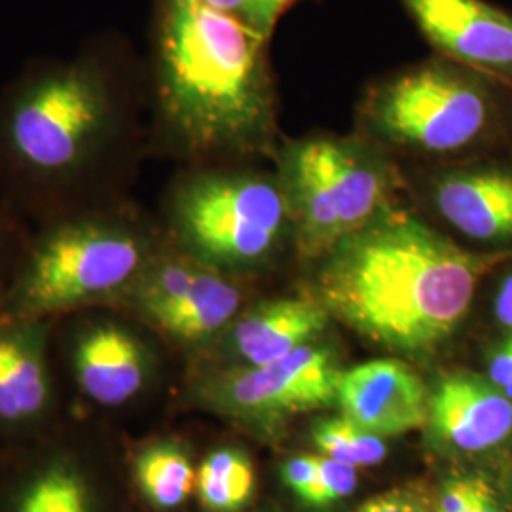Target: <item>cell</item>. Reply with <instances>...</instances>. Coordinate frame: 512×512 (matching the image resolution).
<instances>
[{
  "label": "cell",
  "instance_id": "1",
  "mask_svg": "<svg viewBox=\"0 0 512 512\" xmlns=\"http://www.w3.org/2000/svg\"><path fill=\"white\" fill-rule=\"evenodd\" d=\"M129 84L105 48L25 69L0 92V192L37 222L124 200Z\"/></svg>",
  "mask_w": 512,
  "mask_h": 512
},
{
  "label": "cell",
  "instance_id": "2",
  "mask_svg": "<svg viewBox=\"0 0 512 512\" xmlns=\"http://www.w3.org/2000/svg\"><path fill=\"white\" fill-rule=\"evenodd\" d=\"M507 258L467 253L414 217L382 215L325 255L317 300L372 344L423 355L459 329L480 279Z\"/></svg>",
  "mask_w": 512,
  "mask_h": 512
},
{
  "label": "cell",
  "instance_id": "3",
  "mask_svg": "<svg viewBox=\"0 0 512 512\" xmlns=\"http://www.w3.org/2000/svg\"><path fill=\"white\" fill-rule=\"evenodd\" d=\"M268 38L203 0H160L154 99L171 147L211 158L264 143L272 128Z\"/></svg>",
  "mask_w": 512,
  "mask_h": 512
},
{
  "label": "cell",
  "instance_id": "4",
  "mask_svg": "<svg viewBox=\"0 0 512 512\" xmlns=\"http://www.w3.org/2000/svg\"><path fill=\"white\" fill-rule=\"evenodd\" d=\"M165 245L126 198L48 220L27 241L0 315L59 319L116 306Z\"/></svg>",
  "mask_w": 512,
  "mask_h": 512
},
{
  "label": "cell",
  "instance_id": "5",
  "mask_svg": "<svg viewBox=\"0 0 512 512\" xmlns=\"http://www.w3.org/2000/svg\"><path fill=\"white\" fill-rule=\"evenodd\" d=\"M0 512H135L118 427L69 414L2 448Z\"/></svg>",
  "mask_w": 512,
  "mask_h": 512
},
{
  "label": "cell",
  "instance_id": "6",
  "mask_svg": "<svg viewBox=\"0 0 512 512\" xmlns=\"http://www.w3.org/2000/svg\"><path fill=\"white\" fill-rule=\"evenodd\" d=\"M291 205L272 179L205 169L177 184L167 205L171 243L220 272L264 262L283 238Z\"/></svg>",
  "mask_w": 512,
  "mask_h": 512
},
{
  "label": "cell",
  "instance_id": "7",
  "mask_svg": "<svg viewBox=\"0 0 512 512\" xmlns=\"http://www.w3.org/2000/svg\"><path fill=\"white\" fill-rule=\"evenodd\" d=\"M162 338L120 308L74 311L55 321L54 355L69 412L114 425L152 393Z\"/></svg>",
  "mask_w": 512,
  "mask_h": 512
},
{
  "label": "cell",
  "instance_id": "8",
  "mask_svg": "<svg viewBox=\"0 0 512 512\" xmlns=\"http://www.w3.org/2000/svg\"><path fill=\"white\" fill-rule=\"evenodd\" d=\"M285 194L298 224L300 251L325 256L387 209L384 167L357 145L317 139L289 152Z\"/></svg>",
  "mask_w": 512,
  "mask_h": 512
},
{
  "label": "cell",
  "instance_id": "9",
  "mask_svg": "<svg viewBox=\"0 0 512 512\" xmlns=\"http://www.w3.org/2000/svg\"><path fill=\"white\" fill-rule=\"evenodd\" d=\"M243 298L236 275L207 266L167 241L114 308L200 361L241 313Z\"/></svg>",
  "mask_w": 512,
  "mask_h": 512
},
{
  "label": "cell",
  "instance_id": "10",
  "mask_svg": "<svg viewBox=\"0 0 512 512\" xmlns=\"http://www.w3.org/2000/svg\"><path fill=\"white\" fill-rule=\"evenodd\" d=\"M340 374L329 348L308 344L268 365H194L186 397L226 420L262 425L336 403Z\"/></svg>",
  "mask_w": 512,
  "mask_h": 512
},
{
  "label": "cell",
  "instance_id": "11",
  "mask_svg": "<svg viewBox=\"0 0 512 512\" xmlns=\"http://www.w3.org/2000/svg\"><path fill=\"white\" fill-rule=\"evenodd\" d=\"M486 95L442 65L404 73L376 93L368 107L374 129L393 143L425 152L467 147L484 131Z\"/></svg>",
  "mask_w": 512,
  "mask_h": 512
},
{
  "label": "cell",
  "instance_id": "12",
  "mask_svg": "<svg viewBox=\"0 0 512 512\" xmlns=\"http://www.w3.org/2000/svg\"><path fill=\"white\" fill-rule=\"evenodd\" d=\"M55 321L0 315V450L42 437L71 414L55 365Z\"/></svg>",
  "mask_w": 512,
  "mask_h": 512
},
{
  "label": "cell",
  "instance_id": "13",
  "mask_svg": "<svg viewBox=\"0 0 512 512\" xmlns=\"http://www.w3.org/2000/svg\"><path fill=\"white\" fill-rule=\"evenodd\" d=\"M319 300L283 298L241 310L217 344L194 365L260 366L311 344L329 325Z\"/></svg>",
  "mask_w": 512,
  "mask_h": 512
},
{
  "label": "cell",
  "instance_id": "14",
  "mask_svg": "<svg viewBox=\"0 0 512 512\" xmlns=\"http://www.w3.org/2000/svg\"><path fill=\"white\" fill-rule=\"evenodd\" d=\"M429 391L418 372L397 359L342 370L336 404L342 416L378 437H399L429 421Z\"/></svg>",
  "mask_w": 512,
  "mask_h": 512
},
{
  "label": "cell",
  "instance_id": "15",
  "mask_svg": "<svg viewBox=\"0 0 512 512\" xmlns=\"http://www.w3.org/2000/svg\"><path fill=\"white\" fill-rule=\"evenodd\" d=\"M427 40L458 61L512 74V16L484 0H401Z\"/></svg>",
  "mask_w": 512,
  "mask_h": 512
},
{
  "label": "cell",
  "instance_id": "16",
  "mask_svg": "<svg viewBox=\"0 0 512 512\" xmlns=\"http://www.w3.org/2000/svg\"><path fill=\"white\" fill-rule=\"evenodd\" d=\"M427 423L448 450L482 454L511 439L512 401L490 378L458 370L431 393Z\"/></svg>",
  "mask_w": 512,
  "mask_h": 512
},
{
  "label": "cell",
  "instance_id": "17",
  "mask_svg": "<svg viewBox=\"0 0 512 512\" xmlns=\"http://www.w3.org/2000/svg\"><path fill=\"white\" fill-rule=\"evenodd\" d=\"M124 463L135 507L148 512H179L196 499L198 463L184 440H124Z\"/></svg>",
  "mask_w": 512,
  "mask_h": 512
},
{
  "label": "cell",
  "instance_id": "18",
  "mask_svg": "<svg viewBox=\"0 0 512 512\" xmlns=\"http://www.w3.org/2000/svg\"><path fill=\"white\" fill-rule=\"evenodd\" d=\"M440 215L478 241L512 238V175L467 171L444 177L435 188Z\"/></svg>",
  "mask_w": 512,
  "mask_h": 512
},
{
  "label": "cell",
  "instance_id": "19",
  "mask_svg": "<svg viewBox=\"0 0 512 512\" xmlns=\"http://www.w3.org/2000/svg\"><path fill=\"white\" fill-rule=\"evenodd\" d=\"M255 488L253 459L239 446H215L198 463L196 501L203 512L245 511Z\"/></svg>",
  "mask_w": 512,
  "mask_h": 512
},
{
  "label": "cell",
  "instance_id": "20",
  "mask_svg": "<svg viewBox=\"0 0 512 512\" xmlns=\"http://www.w3.org/2000/svg\"><path fill=\"white\" fill-rule=\"evenodd\" d=\"M311 439L321 456L336 459L355 469L378 465L387 456L384 437L366 431L365 427L342 414L317 421L313 425Z\"/></svg>",
  "mask_w": 512,
  "mask_h": 512
},
{
  "label": "cell",
  "instance_id": "21",
  "mask_svg": "<svg viewBox=\"0 0 512 512\" xmlns=\"http://www.w3.org/2000/svg\"><path fill=\"white\" fill-rule=\"evenodd\" d=\"M357 484H359V476L355 467L319 454L315 486L311 490L310 497L306 499V505L315 509H327L330 505L344 501L346 497L353 494L357 490Z\"/></svg>",
  "mask_w": 512,
  "mask_h": 512
},
{
  "label": "cell",
  "instance_id": "22",
  "mask_svg": "<svg viewBox=\"0 0 512 512\" xmlns=\"http://www.w3.org/2000/svg\"><path fill=\"white\" fill-rule=\"evenodd\" d=\"M211 8L243 21L258 33L270 37L277 19L293 4L294 0H203Z\"/></svg>",
  "mask_w": 512,
  "mask_h": 512
},
{
  "label": "cell",
  "instance_id": "23",
  "mask_svg": "<svg viewBox=\"0 0 512 512\" xmlns=\"http://www.w3.org/2000/svg\"><path fill=\"white\" fill-rule=\"evenodd\" d=\"M29 238L31 234L23 230L14 217V211L0 203V300L18 270Z\"/></svg>",
  "mask_w": 512,
  "mask_h": 512
},
{
  "label": "cell",
  "instance_id": "24",
  "mask_svg": "<svg viewBox=\"0 0 512 512\" xmlns=\"http://www.w3.org/2000/svg\"><path fill=\"white\" fill-rule=\"evenodd\" d=\"M355 512H437V503L427 488L404 484L370 497Z\"/></svg>",
  "mask_w": 512,
  "mask_h": 512
},
{
  "label": "cell",
  "instance_id": "25",
  "mask_svg": "<svg viewBox=\"0 0 512 512\" xmlns=\"http://www.w3.org/2000/svg\"><path fill=\"white\" fill-rule=\"evenodd\" d=\"M283 482L293 490L298 499L306 503L315 486L317 476V456H296L287 459L281 467Z\"/></svg>",
  "mask_w": 512,
  "mask_h": 512
},
{
  "label": "cell",
  "instance_id": "26",
  "mask_svg": "<svg viewBox=\"0 0 512 512\" xmlns=\"http://www.w3.org/2000/svg\"><path fill=\"white\" fill-rule=\"evenodd\" d=\"M488 378L499 389L512 382V336L495 349L488 363Z\"/></svg>",
  "mask_w": 512,
  "mask_h": 512
},
{
  "label": "cell",
  "instance_id": "27",
  "mask_svg": "<svg viewBox=\"0 0 512 512\" xmlns=\"http://www.w3.org/2000/svg\"><path fill=\"white\" fill-rule=\"evenodd\" d=\"M459 512H503V509L499 505V499L495 495L494 488L486 480L475 476V486H473L471 499Z\"/></svg>",
  "mask_w": 512,
  "mask_h": 512
},
{
  "label": "cell",
  "instance_id": "28",
  "mask_svg": "<svg viewBox=\"0 0 512 512\" xmlns=\"http://www.w3.org/2000/svg\"><path fill=\"white\" fill-rule=\"evenodd\" d=\"M495 317L503 327L512 329V274L507 275L495 294Z\"/></svg>",
  "mask_w": 512,
  "mask_h": 512
}]
</instances>
